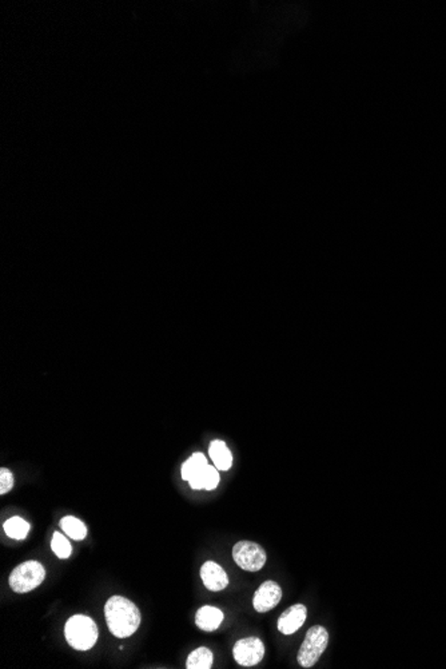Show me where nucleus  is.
I'll return each mask as SVG.
<instances>
[{"instance_id": "f257e3e1", "label": "nucleus", "mask_w": 446, "mask_h": 669, "mask_svg": "<svg viewBox=\"0 0 446 669\" xmlns=\"http://www.w3.org/2000/svg\"><path fill=\"white\" fill-rule=\"evenodd\" d=\"M109 629L115 638L132 636L141 625V612L132 601L122 596H112L105 606Z\"/></svg>"}, {"instance_id": "f03ea898", "label": "nucleus", "mask_w": 446, "mask_h": 669, "mask_svg": "<svg viewBox=\"0 0 446 669\" xmlns=\"http://www.w3.org/2000/svg\"><path fill=\"white\" fill-rule=\"evenodd\" d=\"M64 635L71 648L77 651H89L95 645L98 640V626L91 617L75 615L66 622Z\"/></svg>"}, {"instance_id": "7ed1b4c3", "label": "nucleus", "mask_w": 446, "mask_h": 669, "mask_svg": "<svg viewBox=\"0 0 446 669\" xmlns=\"http://www.w3.org/2000/svg\"><path fill=\"white\" fill-rule=\"evenodd\" d=\"M46 577V569L39 561H26L10 574L8 584L15 593H29L38 588Z\"/></svg>"}, {"instance_id": "20e7f679", "label": "nucleus", "mask_w": 446, "mask_h": 669, "mask_svg": "<svg viewBox=\"0 0 446 669\" xmlns=\"http://www.w3.org/2000/svg\"><path fill=\"white\" fill-rule=\"evenodd\" d=\"M329 645V632L321 625L312 626L303 640L298 652V664L302 668H312Z\"/></svg>"}, {"instance_id": "39448f33", "label": "nucleus", "mask_w": 446, "mask_h": 669, "mask_svg": "<svg viewBox=\"0 0 446 669\" xmlns=\"http://www.w3.org/2000/svg\"><path fill=\"white\" fill-rule=\"evenodd\" d=\"M233 558L239 568L247 572H258L266 564V552L253 541H239L233 548Z\"/></svg>"}, {"instance_id": "423d86ee", "label": "nucleus", "mask_w": 446, "mask_h": 669, "mask_svg": "<svg viewBox=\"0 0 446 669\" xmlns=\"http://www.w3.org/2000/svg\"><path fill=\"white\" fill-rule=\"evenodd\" d=\"M233 654L242 667H254L265 656V645L258 638H240L236 643Z\"/></svg>"}, {"instance_id": "0eeeda50", "label": "nucleus", "mask_w": 446, "mask_h": 669, "mask_svg": "<svg viewBox=\"0 0 446 669\" xmlns=\"http://www.w3.org/2000/svg\"><path fill=\"white\" fill-rule=\"evenodd\" d=\"M282 599V590L275 581H265L255 592L253 606L259 613H266L278 606Z\"/></svg>"}, {"instance_id": "6e6552de", "label": "nucleus", "mask_w": 446, "mask_h": 669, "mask_svg": "<svg viewBox=\"0 0 446 669\" xmlns=\"http://www.w3.org/2000/svg\"><path fill=\"white\" fill-rule=\"evenodd\" d=\"M307 617V609L303 604H295L287 608L278 620V631L282 635H293L302 626Z\"/></svg>"}, {"instance_id": "1a4fd4ad", "label": "nucleus", "mask_w": 446, "mask_h": 669, "mask_svg": "<svg viewBox=\"0 0 446 669\" xmlns=\"http://www.w3.org/2000/svg\"><path fill=\"white\" fill-rule=\"evenodd\" d=\"M201 577L205 587L211 592H220L229 585V577L221 565L206 561L201 568Z\"/></svg>"}, {"instance_id": "9d476101", "label": "nucleus", "mask_w": 446, "mask_h": 669, "mask_svg": "<svg viewBox=\"0 0 446 669\" xmlns=\"http://www.w3.org/2000/svg\"><path fill=\"white\" fill-rule=\"evenodd\" d=\"M223 616L222 610L215 608V606H205L201 609H198L197 616H195V624L199 629L205 632H213L220 628L222 624Z\"/></svg>"}, {"instance_id": "9b49d317", "label": "nucleus", "mask_w": 446, "mask_h": 669, "mask_svg": "<svg viewBox=\"0 0 446 669\" xmlns=\"http://www.w3.org/2000/svg\"><path fill=\"white\" fill-rule=\"evenodd\" d=\"M189 484H190V488L195 491H199V489L214 491L220 484L218 469L208 463L205 468H202L189 479Z\"/></svg>"}, {"instance_id": "f8f14e48", "label": "nucleus", "mask_w": 446, "mask_h": 669, "mask_svg": "<svg viewBox=\"0 0 446 669\" xmlns=\"http://www.w3.org/2000/svg\"><path fill=\"white\" fill-rule=\"evenodd\" d=\"M208 453H210V457H211V460L214 462V466L217 469L229 470L231 468L233 454H231V452H230L227 445L221 440H215L210 444Z\"/></svg>"}, {"instance_id": "ddd939ff", "label": "nucleus", "mask_w": 446, "mask_h": 669, "mask_svg": "<svg viewBox=\"0 0 446 669\" xmlns=\"http://www.w3.org/2000/svg\"><path fill=\"white\" fill-rule=\"evenodd\" d=\"M214 663L213 652L206 647H199L189 654L186 660L187 669H210Z\"/></svg>"}, {"instance_id": "4468645a", "label": "nucleus", "mask_w": 446, "mask_h": 669, "mask_svg": "<svg viewBox=\"0 0 446 669\" xmlns=\"http://www.w3.org/2000/svg\"><path fill=\"white\" fill-rule=\"evenodd\" d=\"M61 528L63 529L64 533L70 539L77 540V541L86 539V536H87V526L84 525V523L80 521L79 518H77L74 516L63 517L61 520Z\"/></svg>"}, {"instance_id": "2eb2a0df", "label": "nucleus", "mask_w": 446, "mask_h": 669, "mask_svg": "<svg viewBox=\"0 0 446 669\" xmlns=\"http://www.w3.org/2000/svg\"><path fill=\"white\" fill-rule=\"evenodd\" d=\"M3 528L6 535L14 540H24L30 532V524L19 516L8 518Z\"/></svg>"}, {"instance_id": "dca6fc26", "label": "nucleus", "mask_w": 446, "mask_h": 669, "mask_svg": "<svg viewBox=\"0 0 446 669\" xmlns=\"http://www.w3.org/2000/svg\"><path fill=\"white\" fill-rule=\"evenodd\" d=\"M206 465H208V460L202 453H194L182 466V478L185 481H189L197 472H199Z\"/></svg>"}, {"instance_id": "f3484780", "label": "nucleus", "mask_w": 446, "mask_h": 669, "mask_svg": "<svg viewBox=\"0 0 446 669\" xmlns=\"http://www.w3.org/2000/svg\"><path fill=\"white\" fill-rule=\"evenodd\" d=\"M51 549L52 552L55 553L56 558H68L71 556L72 553V546L70 541L64 537L62 533L59 532H55L52 535V540H51Z\"/></svg>"}, {"instance_id": "a211bd4d", "label": "nucleus", "mask_w": 446, "mask_h": 669, "mask_svg": "<svg viewBox=\"0 0 446 669\" xmlns=\"http://www.w3.org/2000/svg\"><path fill=\"white\" fill-rule=\"evenodd\" d=\"M14 486V476L13 473L6 469V468H1L0 469V494L8 493Z\"/></svg>"}]
</instances>
